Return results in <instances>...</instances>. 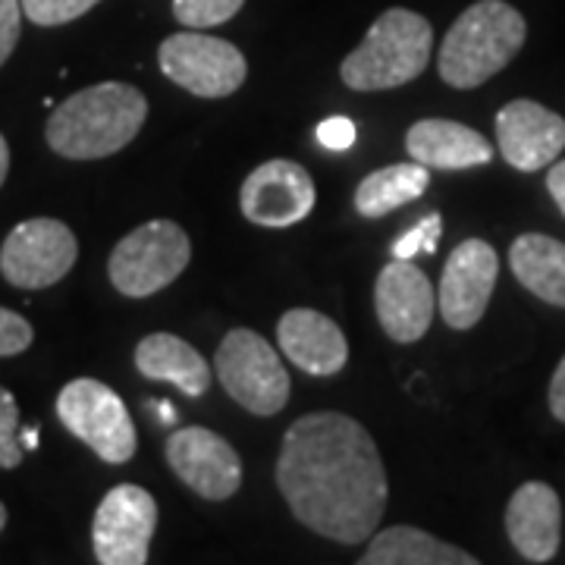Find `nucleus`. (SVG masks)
<instances>
[{
    "instance_id": "obj_33",
    "label": "nucleus",
    "mask_w": 565,
    "mask_h": 565,
    "mask_svg": "<svg viewBox=\"0 0 565 565\" xmlns=\"http://www.w3.org/2000/svg\"><path fill=\"white\" fill-rule=\"evenodd\" d=\"M7 173H10V145L0 136V185L7 180Z\"/></svg>"
},
{
    "instance_id": "obj_11",
    "label": "nucleus",
    "mask_w": 565,
    "mask_h": 565,
    "mask_svg": "<svg viewBox=\"0 0 565 565\" xmlns=\"http://www.w3.org/2000/svg\"><path fill=\"white\" fill-rule=\"evenodd\" d=\"M167 465L202 500L223 503L243 487V459L221 434L207 427H180L167 440Z\"/></svg>"
},
{
    "instance_id": "obj_20",
    "label": "nucleus",
    "mask_w": 565,
    "mask_h": 565,
    "mask_svg": "<svg viewBox=\"0 0 565 565\" xmlns=\"http://www.w3.org/2000/svg\"><path fill=\"white\" fill-rule=\"evenodd\" d=\"M509 267L541 302L565 308V243L546 233H525L509 248Z\"/></svg>"
},
{
    "instance_id": "obj_23",
    "label": "nucleus",
    "mask_w": 565,
    "mask_h": 565,
    "mask_svg": "<svg viewBox=\"0 0 565 565\" xmlns=\"http://www.w3.org/2000/svg\"><path fill=\"white\" fill-rule=\"evenodd\" d=\"M245 0H173V17L189 29H211L230 22Z\"/></svg>"
},
{
    "instance_id": "obj_26",
    "label": "nucleus",
    "mask_w": 565,
    "mask_h": 565,
    "mask_svg": "<svg viewBox=\"0 0 565 565\" xmlns=\"http://www.w3.org/2000/svg\"><path fill=\"white\" fill-rule=\"evenodd\" d=\"M22 462L20 405L0 386V468H17Z\"/></svg>"
},
{
    "instance_id": "obj_10",
    "label": "nucleus",
    "mask_w": 565,
    "mask_h": 565,
    "mask_svg": "<svg viewBox=\"0 0 565 565\" xmlns=\"http://www.w3.org/2000/svg\"><path fill=\"white\" fill-rule=\"evenodd\" d=\"M158 527V503L139 484L114 487L92 522L95 559L102 565H145Z\"/></svg>"
},
{
    "instance_id": "obj_7",
    "label": "nucleus",
    "mask_w": 565,
    "mask_h": 565,
    "mask_svg": "<svg viewBox=\"0 0 565 565\" xmlns=\"http://www.w3.org/2000/svg\"><path fill=\"white\" fill-rule=\"evenodd\" d=\"M57 418L73 437H79L92 452H98L104 462H129L139 449L129 408L102 381L79 377L63 386L57 396Z\"/></svg>"
},
{
    "instance_id": "obj_25",
    "label": "nucleus",
    "mask_w": 565,
    "mask_h": 565,
    "mask_svg": "<svg viewBox=\"0 0 565 565\" xmlns=\"http://www.w3.org/2000/svg\"><path fill=\"white\" fill-rule=\"evenodd\" d=\"M440 233H444V217L440 214H427L422 223H415L405 236H399L393 243V258L399 262H412L415 255H434L437 243H440Z\"/></svg>"
},
{
    "instance_id": "obj_18",
    "label": "nucleus",
    "mask_w": 565,
    "mask_h": 565,
    "mask_svg": "<svg viewBox=\"0 0 565 565\" xmlns=\"http://www.w3.org/2000/svg\"><path fill=\"white\" fill-rule=\"evenodd\" d=\"M405 151L427 170H471L493 161V145L456 120H418L405 132Z\"/></svg>"
},
{
    "instance_id": "obj_17",
    "label": "nucleus",
    "mask_w": 565,
    "mask_h": 565,
    "mask_svg": "<svg viewBox=\"0 0 565 565\" xmlns=\"http://www.w3.org/2000/svg\"><path fill=\"white\" fill-rule=\"evenodd\" d=\"M282 355L311 377H333L349 362V343L333 318L315 308H292L277 323Z\"/></svg>"
},
{
    "instance_id": "obj_21",
    "label": "nucleus",
    "mask_w": 565,
    "mask_h": 565,
    "mask_svg": "<svg viewBox=\"0 0 565 565\" xmlns=\"http://www.w3.org/2000/svg\"><path fill=\"white\" fill-rule=\"evenodd\" d=\"M362 565H478L462 546L444 544L422 527L396 525L374 534Z\"/></svg>"
},
{
    "instance_id": "obj_22",
    "label": "nucleus",
    "mask_w": 565,
    "mask_h": 565,
    "mask_svg": "<svg viewBox=\"0 0 565 565\" xmlns=\"http://www.w3.org/2000/svg\"><path fill=\"white\" fill-rule=\"evenodd\" d=\"M427 185H430L427 167L418 161L393 163V167H384V170H374L355 189V211L362 217H371V221L386 217L390 211L422 199Z\"/></svg>"
},
{
    "instance_id": "obj_24",
    "label": "nucleus",
    "mask_w": 565,
    "mask_h": 565,
    "mask_svg": "<svg viewBox=\"0 0 565 565\" xmlns=\"http://www.w3.org/2000/svg\"><path fill=\"white\" fill-rule=\"evenodd\" d=\"M102 0H22V13L35 25H66Z\"/></svg>"
},
{
    "instance_id": "obj_13",
    "label": "nucleus",
    "mask_w": 565,
    "mask_h": 565,
    "mask_svg": "<svg viewBox=\"0 0 565 565\" xmlns=\"http://www.w3.org/2000/svg\"><path fill=\"white\" fill-rule=\"evenodd\" d=\"M500 277V258L484 239H465L452 248L440 277L437 308L452 330H471L484 318Z\"/></svg>"
},
{
    "instance_id": "obj_34",
    "label": "nucleus",
    "mask_w": 565,
    "mask_h": 565,
    "mask_svg": "<svg viewBox=\"0 0 565 565\" xmlns=\"http://www.w3.org/2000/svg\"><path fill=\"white\" fill-rule=\"evenodd\" d=\"M20 440L22 449H35V446H39V430H35V427H25L20 434Z\"/></svg>"
},
{
    "instance_id": "obj_16",
    "label": "nucleus",
    "mask_w": 565,
    "mask_h": 565,
    "mask_svg": "<svg viewBox=\"0 0 565 565\" xmlns=\"http://www.w3.org/2000/svg\"><path fill=\"white\" fill-rule=\"evenodd\" d=\"M505 534L527 563H550L563 541V503L544 481L522 484L505 505Z\"/></svg>"
},
{
    "instance_id": "obj_32",
    "label": "nucleus",
    "mask_w": 565,
    "mask_h": 565,
    "mask_svg": "<svg viewBox=\"0 0 565 565\" xmlns=\"http://www.w3.org/2000/svg\"><path fill=\"white\" fill-rule=\"evenodd\" d=\"M145 408L158 418V422L163 424V427H170V424H177V408L170 403H163V399H148L145 403Z\"/></svg>"
},
{
    "instance_id": "obj_29",
    "label": "nucleus",
    "mask_w": 565,
    "mask_h": 565,
    "mask_svg": "<svg viewBox=\"0 0 565 565\" xmlns=\"http://www.w3.org/2000/svg\"><path fill=\"white\" fill-rule=\"evenodd\" d=\"M318 141L330 151H345L355 145V122L349 117H330L318 126Z\"/></svg>"
},
{
    "instance_id": "obj_3",
    "label": "nucleus",
    "mask_w": 565,
    "mask_h": 565,
    "mask_svg": "<svg viewBox=\"0 0 565 565\" xmlns=\"http://www.w3.org/2000/svg\"><path fill=\"white\" fill-rule=\"evenodd\" d=\"M525 17L505 0H478L449 25L440 47V79L452 88H478L525 47Z\"/></svg>"
},
{
    "instance_id": "obj_30",
    "label": "nucleus",
    "mask_w": 565,
    "mask_h": 565,
    "mask_svg": "<svg viewBox=\"0 0 565 565\" xmlns=\"http://www.w3.org/2000/svg\"><path fill=\"white\" fill-rule=\"evenodd\" d=\"M550 412L556 422L565 424V359L556 367L553 381H550Z\"/></svg>"
},
{
    "instance_id": "obj_8",
    "label": "nucleus",
    "mask_w": 565,
    "mask_h": 565,
    "mask_svg": "<svg viewBox=\"0 0 565 565\" xmlns=\"http://www.w3.org/2000/svg\"><path fill=\"white\" fill-rule=\"evenodd\" d=\"M161 73L195 98H226L243 88L248 63L233 41L204 35L202 29L177 32L158 47Z\"/></svg>"
},
{
    "instance_id": "obj_35",
    "label": "nucleus",
    "mask_w": 565,
    "mask_h": 565,
    "mask_svg": "<svg viewBox=\"0 0 565 565\" xmlns=\"http://www.w3.org/2000/svg\"><path fill=\"white\" fill-rule=\"evenodd\" d=\"M7 527V509H3V503H0V531Z\"/></svg>"
},
{
    "instance_id": "obj_5",
    "label": "nucleus",
    "mask_w": 565,
    "mask_h": 565,
    "mask_svg": "<svg viewBox=\"0 0 565 565\" xmlns=\"http://www.w3.org/2000/svg\"><path fill=\"white\" fill-rule=\"evenodd\" d=\"M192 262V243L180 223L148 221L110 252L107 274L126 299H148L167 289Z\"/></svg>"
},
{
    "instance_id": "obj_6",
    "label": "nucleus",
    "mask_w": 565,
    "mask_h": 565,
    "mask_svg": "<svg viewBox=\"0 0 565 565\" xmlns=\"http://www.w3.org/2000/svg\"><path fill=\"white\" fill-rule=\"evenodd\" d=\"M214 371L233 403L258 418H274L289 403V374L280 355L262 333L248 327H236L223 337L214 355Z\"/></svg>"
},
{
    "instance_id": "obj_15",
    "label": "nucleus",
    "mask_w": 565,
    "mask_h": 565,
    "mask_svg": "<svg viewBox=\"0 0 565 565\" xmlns=\"http://www.w3.org/2000/svg\"><path fill=\"white\" fill-rule=\"evenodd\" d=\"M497 141L509 167L534 173L559 158L565 148V120L544 104L519 98L497 114Z\"/></svg>"
},
{
    "instance_id": "obj_28",
    "label": "nucleus",
    "mask_w": 565,
    "mask_h": 565,
    "mask_svg": "<svg viewBox=\"0 0 565 565\" xmlns=\"http://www.w3.org/2000/svg\"><path fill=\"white\" fill-rule=\"evenodd\" d=\"M22 32V0H0V66L17 51Z\"/></svg>"
},
{
    "instance_id": "obj_12",
    "label": "nucleus",
    "mask_w": 565,
    "mask_h": 565,
    "mask_svg": "<svg viewBox=\"0 0 565 565\" xmlns=\"http://www.w3.org/2000/svg\"><path fill=\"white\" fill-rule=\"evenodd\" d=\"M315 199H318L315 180L308 177L302 163L277 158V161L255 167L245 177L239 207H243L245 221L255 226L286 230L311 214Z\"/></svg>"
},
{
    "instance_id": "obj_31",
    "label": "nucleus",
    "mask_w": 565,
    "mask_h": 565,
    "mask_svg": "<svg viewBox=\"0 0 565 565\" xmlns=\"http://www.w3.org/2000/svg\"><path fill=\"white\" fill-rule=\"evenodd\" d=\"M546 189H550L553 202L559 204V211H563V217H565V158H563V161L550 163V177H546Z\"/></svg>"
},
{
    "instance_id": "obj_1",
    "label": "nucleus",
    "mask_w": 565,
    "mask_h": 565,
    "mask_svg": "<svg viewBox=\"0 0 565 565\" xmlns=\"http://www.w3.org/2000/svg\"><path fill=\"white\" fill-rule=\"evenodd\" d=\"M277 487L305 527L345 546L374 537L390 497L374 437L343 412H311L289 424Z\"/></svg>"
},
{
    "instance_id": "obj_27",
    "label": "nucleus",
    "mask_w": 565,
    "mask_h": 565,
    "mask_svg": "<svg viewBox=\"0 0 565 565\" xmlns=\"http://www.w3.org/2000/svg\"><path fill=\"white\" fill-rule=\"evenodd\" d=\"M32 323L10 308H0V359L25 352L32 345Z\"/></svg>"
},
{
    "instance_id": "obj_4",
    "label": "nucleus",
    "mask_w": 565,
    "mask_h": 565,
    "mask_svg": "<svg viewBox=\"0 0 565 565\" xmlns=\"http://www.w3.org/2000/svg\"><path fill=\"white\" fill-rule=\"evenodd\" d=\"M434 29L422 13L390 7L374 25L367 29L364 41L349 51L340 66V76L355 92H386L418 79L430 61Z\"/></svg>"
},
{
    "instance_id": "obj_19",
    "label": "nucleus",
    "mask_w": 565,
    "mask_h": 565,
    "mask_svg": "<svg viewBox=\"0 0 565 565\" xmlns=\"http://www.w3.org/2000/svg\"><path fill=\"white\" fill-rule=\"evenodd\" d=\"M136 367L148 381L173 384L182 396L199 399L211 386V364L204 355L173 333H151L136 345Z\"/></svg>"
},
{
    "instance_id": "obj_9",
    "label": "nucleus",
    "mask_w": 565,
    "mask_h": 565,
    "mask_svg": "<svg viewBox=\"0 0 565 565\" xmlns=\"http://www.w3.org/2000/svg\"><path fill=\"white\" fill-rule=\"evenodd\" d=\"M79 258V243L66 223L54 217L22 221L0 248V274L20 289H47L61 282Z\"/></svg>"
},
{
    "instance_id": "obj_14",
    "label": "nucleus",
    "mask_w": 565,
    "mask_h": 565,
    "mask_svg": "<svg viewBox=\"0 0 565 565\" xmlns=\"http://www.w3.org/2000/svg\"><path fill=\"white\" fill-rule=\"evenodd\" d=\"M374 308L393 343H418L437 311L434 286L415 264L393 258L374 282Z\"/></svg>"
},
{
    "instance_id": "obj_2",
    "label": "nucleus",
    "mask_w": 565,
    "mask_h": 565,
    "mask_svg": "<svg viewBox=\"0 0 565 565\" xmlns=\"http://www.w3.org/2000/svg\"><path fill=\"white\" fill-rule=\"evenodd\" d=\"M148 120V102L129 82H98L76 92L47 117L51 151L70 161H98L122 151Z\"/></svg>"
}]
</instances>
